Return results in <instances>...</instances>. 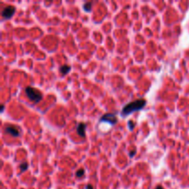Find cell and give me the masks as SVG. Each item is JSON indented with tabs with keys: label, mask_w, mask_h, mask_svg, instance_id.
<instances>
[{
	"label": "cell",
	"mask_w": 189,
	"mask_h": 189,
	"mask_svg": "<svg viewBox=\"0 0 189 189\" xmlns=\"http://www.w3.org/2000/svg\"><path fill=\"white\" fill-rule=\"evenodd\" d=\"M5 132L7 134H9L13 137H19L20 135V131L19 128L15 126H8L5 127Z\"/></svg>",
	"instance_id": "obj_3"
},
{
	"label": "cell",
	"mask_w": 189,
	"mask_h": 189,
	"mask_svg": "<svg viewBox=\"0 0 189 189\" xmlns=\"http://www.w3.org/2000/svg\"><path fill=\"white\" fill-rule=\"evenodd\" d=\"M25 92H26V95L28 96V98L33 102L37 103L42 101V95L40 90H37V89L33 88V87H27L25 89Z\"/></svg>",
	"instance_id": "obj_2"
},
{
	"label": "cell",
	"mask_w": 189,
	"mask_h": 189,
	"mask_svg": "<svg viewBox=\"0 0 189 189\" xmlns=\"http://www.w3.org/2000/svg\"><path fill=\"white\" fill-rule=\"evenodd\" d=\"M4 108H5V105L3 104L2 106H1V112H3V111H4Z\"/></svg>",
	"instance_id": "obj_14"
},
{
	"label": "cell",
	"mask_w": 189,
	"mask_h": 189,
	"mask_svg": "<svg viewBox=\"0 0 189 189\" xmlns=\"http://www.w3.org/2000/svg\"><path fill=\"white\" fill-rule=\"evenodd\" d=\"M91 5H92L91 2H87V3H85V4L83 5V8H84L85 11H87V12L90 11V10H91Z\"/></svg>",
	"instance_id": "obj_8"
},
{
	"label": "cell",
	"mask_w": 189,
	"mask_h": 189,
	"mask_svg": "<svg viewBox=\"0 0 189 189\" xmlns=\"http://www.w3.org/2000/svg\"><path fill=\"white\" fill-rule=\"evenodd\" d=\"M15 11H16V9L14 7H12V6L7 7V8H5L4 9H3L2 17L4 18V19H10V18L13 16V14L15 13Z\"/></svg>",
	"instance_id": "obj_5"
},
{
	"label": "cell",
	"mask_w": 189,
	"mask_h": 189,
	"mask_svg": "<svg viewBox=\"0 0 189 189\" xmlns=\"http://www.w3.org/2000/svg\"><path fill=\"white\" fill-rule=\"evenodd\" d=\"M70 69H71V67H69V66L63 65L61 67H60V72H61L63 75H66V74H67L69 71H70Z\"/></svg>",
	"instance_id": "obj_7"
},
{
	"label": "cell",
	"mask_w": 189,
	"mask_h": 189,
	"mask_svg": "<svg viewBox=\"0 0 189 189\" xmlns=\"http://www.w3.org/2000/svg\"><path fill=\"white\" fill-rule=\"evenodd\" d=\"M86 189H93V186L91 185H86Z\"/></svg>",
	"instance_id": "obj_12"
},
{
	"label": "cell",
	"mask_w": 189,
	"mask_h": 189,
	"mask_svg": "<svg viewBox=\"0 0 189 189\" xmlns=\"http://www.w3.org/2000/svg\"><path fill=\"white\" fill-rule=\"evenodd\" d=\"M85 172L83 169H79V170H78V172H76V176L77 177H82L83 175H84Z\"/></svg>",
	"instance_id": "obj_9"
},
{
	"label": "cell",
	"mask_w": 189,
	"mask_h": 189,
	"mask_svg": "<svg viewBox=\"0 0 189 189\" xmlns=\"http://www.w3.org/2000/svg\"><path fill=\"white\" fill-rule=\"evenodd\" d=\"M136 151H137L136 149H134V150H131V151L129 152V156H130V157H133L134 155L136 154Z\"/></svg>",
	"instance_id": "obj_11"
},
{
	"label": "cell",
	"mask_w": 189,
	"mask_h": 189,
	"mask_svg": "<svg viewBox=\"0 0 189 189\" xmlns=\"http://www.w3.org/2000/svg\"><path fill=\"white\" fill-rule=\"evenodd\" d=\"M101 122H108L111 123L112 125H115L117 123V118L115 116V114H106V115H102L101 118Z\"/></svg>",
	"instance_id": "obj_4"
},
{
	"label": "cell",
	"mask_w": 189,
	"mask_h": 189,
	"mask_svg": "<svg viewBox=\"0 0 189 189\" xmlns=\"http://www.w3.org/2000/svg\"><path fill=\"white\" fill-rule=\"evenodd\" d=\"M86 127L87 126L85 123H79V124L78 125V126H77V132H78V134L81 138H85V136H86V134H85Z\"/></svg>",
	"instance_id": "obj_6"
},
{
	"label": "cell",
	"mask_w": 189,
	"mask_h": 189,
	"mask_svg": "<svg viewBox=\"0 0 189 189\" xmlns=\"http://www.w3.org/2000/svg\"><path fill=\"white\" fill-rule=\"evenodd\" d=\"M146 105V101L143 99L137 100L135 101H131L128 104H126V106L123 107L122 111H121V115L122 116H127L130 114H132L133 112L138 111L141 110L144 106Z\"/></svg>",
	"instance_id": "obj_1"
},
{
	"label": "cell",
	"mask_w": 189,
	"mask_h": 189,
	"mask_svg": "<svg viewBox=\"0 0 189 189\" xmlns=\"http://www.w3.org/2000/svg\"><path fill=\"white\" fill-rule=\"evenodd\" d=\"M19 169H20L21 172H25V171L28 169V163H22V164H20L19 165Z\"/></svg>",
	"instance_id": "obj_10"
},
{
	"label": "cell",
	"mask_w": 189,
	"mask_h": 189,
	"mask_svg": "<svg viewBox=\"0 0 189 189\" xmlns=\"http://www.w3.org/2000/svg\"><path fill=\"white\" fill-rule=\"evenodd\" d=\"M156 189H164V188H163V186H160V185H159V186H157V187H156Z\"/></svg>",
	"instance_id": "obj_13"
}]
</instances>
